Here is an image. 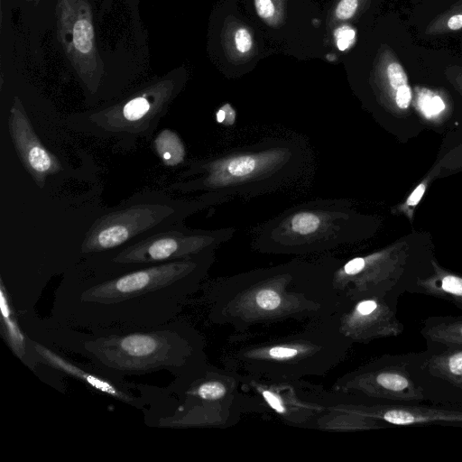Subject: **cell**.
Here are the masks:
<instances>
[{
    "mask_svg": "<svg viewBox=\"0 0 462 462\" xmlns=\"http://www.w3.org/2000/svg\"><path fill=\"white\" fill-rule=\"evenodd\" d=\"M410 352L385 354L339 377L332 389L376 403L426 402L409 371Z\"/></svg>",
    "mask_w": 462,
    "mask_h": 462,
    "instance_id": "obj_10",
    "label": "cell"
},
{
    "mask_svg": "<svg viewBox=\"0 0 462 462\" xmlns=\"http://www.w3.org/2000/svg\"><path fill=\"white\" fill-rule=\"evenodd\" d=\"M425 191V185L420 184L413 192L409 196L407 203L411 206H414L419 203Z\"/></svg>",
    "mask_w": 462,
    "mask_h": 462,
    "instance_id": "obj_30",
    "label": "cell"
},
{
    "mask_svg": "<svg viewBox=\"0 0 462 462\" xmlns=\"http://www.w3.org/2000/svg\"><path fill=\"white\" fill-rule=\"evenodd\" d=\"M216 119L221 125H232L236 120V112L230 105L226 104L217 110Z\"/></svg>",
    "mask_w": 462,
    "mask_h": 462,
    "instance_id": "obj_26",
    "label": "cell"
},
{
    "mask_svg": "<svg viewBox=\"0 0 462 462\" xmlns=\"http://www.w3.org/2000/svg\"><path fill=\"white\" fill-rule=\"evenodd\" d=\"M358 0H340L336 6L335 14L338 20H348L356 14Z\"/></svg>",
    "mask_w": 462,
    "mask_h": 462,
    "instance_id": "obj_23",
    "label": "cell"
},
{
    "mask_svg": "<svg viewBox=\"0 0 462 462\" xmlns=\"http://www.w3.org/2000/svg\"><path fill=\"white\" fill-rule=\"evenodd\" d=\"M300 142L268 139L252 146L190 164L195 176L176 188L188 191L219 193L227 198H252L271 192L297 177L306 163Z\"/></svg>",
    "mask_w": 462,
    "mask_h": 462,
    "instance_id": "obj_6",
    "label": "cell"
},
{
    "mask_svg": "<svg viewBox=\"0 0 462 462\" xmlns=\"http://www.w3.org/2000/svg\"><path fill=\"white\" fill-rule=\"evenodd\" d=\"M408 292L444 300L462 310V276L438 266L431 273L418 276Z\"/></svg>",
    "mask_w": 462,
    "mask_h": 462,
    "instance_id": "obj_18",
    "label": "cell"
},
{
    "mask_svg": "<svg viewBox=\"0 0 462 462\" xmlns=\"http://www.w3.org/2000/svg\"><path fill=\"white\" fill-rule=\"evenodd\" d=\"M229 199L215 192H205L195 199H174L162 191L135 195L94 220L80 243L81 258L132 245Z\"/></svg>",
    "mask_w": 462,
    "mask_h": 462,
    "instance_id": "obj_8",
    "label": "cell"
},
{
    "mask_svg": "<svg viewBox=\"0 0 462 462\" xmlns=\"http://www.w3.org/2000/svg\"><path fill=\"white\" fill-rule=\"evenodd\" d=\"M235 231L234 227L192 229L180 223L125 247L82 257L78 263L99 272L137 269L217 250Z\"/></svg>",
    "mask_w": 462,
    "mask_h": 462,
    "instance_id": "obj_9",
    "label": "cell"
},
{
    "mask_svg": "<svg viewBox=\"0 0 462 462\" xmlns=\"http://www.w3.org/2000/svg\"><path fill=\"white\" fill-rule=\"evenodd\" d=\"M411 99V92L409 85L400 88L395 93V103L402 109L409 106Z\"/></svg>",
    "mask_w": 462,
    "mask_h": 462,
    "instance_id": "obj_27",
    "label": "cell"
},
{
    "mask_svg": "<svg viewBox=\"0 0 462 462\" xmlns=\"http://www.w3.org/2000/svg\"><path fill=\"white\" fill-rule=\"evenodd\" d=\"M445 107V105L440 97H434L432 98L425 99L423 103V110L428 115L437 114L442 111Z\"/></svg>",
    "mask_w": 462,
    "mask_h": 462,
    "instance_id": "obj_28",
    "label": "cell"
},
{
    "mask_svg": "<svg viewBox=\"0 0 462 462\" xmlns=\"http://www.w3.org/2000/svg\"><path fill=\"white\" fill-rule=\"evenodd\" d=\"M353 343L331 318L292 326L236 333L222 352L225 367L266 381H292L324 375L347 356Z\"/></svg>",
    "mask_w": 462,
    "mask_h": 462,
    "instance_id": "obj_4",
    "label": "cell"
},
{
    "mask_svg": "<svg viewBox=\"0 0 462 462\" xmlns=\"http://www.w3.org/2000/svg\"><path fill=\"white\" fill-rule=\"evenodd\" d=\"M343 404L356 414L376 420L385 426L462 427V405L429 402L376 403L343 393Z\"/></svg>",
    "mask_w": 462,
    "mask_h": 462,
    "instance_id": "obj_14",
    "label": "cell"
},
{
    "mask_svg": "<svg viewBox=\"0 0 462 462\" xmlns=\"http://www.w3.org/2000/svg\"><path fill=\"white\" fill-rule=\"evenodd\" d=\"M141 393L147 400L144 420L150 427L226 428L245 412L260 411L238 374L209 364L164 388L143 384Z\"/></svg>",
    "mask_w": 462,
    "mask_h": 462,
    "instance_id": "obj_5",
    "label": "cell"
},
{
    "mask_svg": "<svg viewBox=\"0 0 462 462\" xmlns=\"http://www.w3.org/2000/svg\"><path fill=\"white\" fill-rule=\"evenodd\" d=\"M240 377L243 389L256 400L260 411H271L289 424L317 428L329 411L330 390L321 385L303 379L266 381Z\"/></svg>",
    "mask_w": 462,
    "mask_h": 462,
    "instance_id": "obj_11",
    "label": "cell"
},
{
    "mask_svg": "<svg viewBox=\"0 0 462 462\" xmlns=\"http://www.w3.org/2000/svg\"><path fill=\"white\" fill-rule=\"evenodd\" d=\"M1 335L13 354L29 369L35 371L40 365L32 340L21 328L5 288L0 285Z\"/></svg>",
    "mask_w": 462,
    "mask_h": 462,
    "instance_id": "obj_17",
    "label": "cell"
},
{
    "mask_svg": "<svg viewBox=\"0 0 462 462\" xmlns=\"http://www.w3.org/2000/svg\"><path fill=\"white\" fill-rule=\"evenodd\" d=\"M346 299L331 319L353 344H368L402 333L404 326L398 317V300L374 295Z\"/></svg>",
    "mask_w": 462,
    "mask_h": 462,
    "instance_id": "obj_13",
    "label": "cell"
},
{
    "mask_svg": "<svg viewBox=\"0 0 462 462\" xmlns=\"http://www.w3.org/2000/svg\"><path fill=\"white\" fill-rule=\"evenodd\" d=\"M339 259L295 258L205 281L201 303L209 322L236 333L332 318L346 302L334 286Z\"/></svg>",
    "mask_w": 462,
    "mask_h": 462,
    "instance_id": "obj_2",
    "label": "cell"
},
{
    "mask_svg": "<svg viewBox=\"0 0 462 462\" xmlns=\"http://www.w3.org/2000/svg\"><path fill=\"white\" fill-rule=\"evenodd\" d=\"M216 250L118 272L78 263L55 290L49 317L86 331L146 328L178 318L206 281Z\"/></svg>",
    "mask_w": 462,
    "mask_h": 462,
    "instance_id": "obj_1",
    "label": "cell"
},
{
    "mask_svg": "<svg viewBox=\"0 0 462 462\" xmlns=\"http://www.w3.org/2000/svg\"><path fill=\"white\" fill-rule=\"evenodd\" d=\"M235 45L240 53L248 52L253 45V39L249 31L244 27L236 30L234 36Z\"/></svg>",
    "mask_w": 462,
    "mask_h": 462,
    "instance_id": "obj_24",
    "label": "cell"
},
{
    "mask_svg": "<svg viewBox=\"0 0 462 462\" xmlns=\"http://www.w3.org/2000/svg\"><path fill=\"white\" fill-rule=\"evenodd\" d=\"M31 340L40 365L69 375L86 383L93 390L136 409L144 410L147 406L146 398L142 393L139 395L134 393V391L141 392L143 384L131 383L125 380L121 381L109 377L89 364L76 363L67 356Z\"/></svg>",
    "mask_w": 462,
    "mask_h": 462,
    "instance_id": "obj_15",
    "label": "cell"
},
{
    "mask_svg": "<svg viewBox=\"0 0 462 462\" xmlns=\"http://www.w3.org/2000/svg\"><path fill=\"white\" fill-rule=\"evenodd\" d=\"M254 7L258 16L264 21H271L276 14L273 0H254Z\"/></svg>",
    "mask_w": 462,
    "mask_h": 462,
    "instance_id": "obj_25",
    "label": "cell"
},
{
    "mask_svg": "<svg viewBox=\"0 0 462 462\" xmlns=\"http://www.w3.org/2000/svg\"><path fill=\"white\" fill-rule=\"evenodd\" d=\"M19 323L29 338L63 355L81 356L99 372L121 381L162 370L176 378L208 364L204 337L180 316L153 328L100 331L62 327L37 312L20 318Z\"/></svg>",
    "mask_w": 462,
    "mask_h": 462,
    "instance_id": "obj_3",
    "label": "cell"
},
{
    "mask_svg": "<svg viewBox=\"0 0 462 462\" xmlns=\"http://www.w3.org/2000/svg\"><path fill=\"white\" fill-rule=\"evenodd\" d=\"M339 35L341 36L337 37V47L342 51L348 47L349 41L351 42V39L354 38L355 32L351 29L345 27Z\"/></svg>",
    "mask_w": 462,
    "mask_h": 462,
    "instance_id": "obj_29",
    "label": "cell"
},
{
    "mask_svg": "<svg viewBox=\"0 0 462 462\" xmlns=\"http://www.w3.org/2000/svg\"><path fill=\"white\" fill-rule=\"evenodd\" d=\"M447 27L451 31H457L462 28V14H457L450 16L447 21Z\"/></svg>",
    "mask_w": 462,
    "mask_h": 462,
    "instance_id": "obj_31",
    "label": "cell"
},
{
    "mask_svg": "<svg viewBox=\"0 0 462 462\" xmlns=\"http://www.w3.org/2000/svg\"><path fill=\"white\" fill-rule=\"evenodd\" d=\"M93 28L87 20L78 21L73 29V42L76 49L82 53L88 52L92 48Z\"/></svg>",
    "mask_w": 462,
    "mask_h": 462,
    "instance_id": "obj_21",
    "label": "cell"
},
{
    "mask_svg": "<svg viewBox=\"0 0 462 462\" xmlns=\"http://www.w3.org/2000/svg\"><path fill=\"white\" fill-rule=\"evenodd\" d=\"M385 74L389 86L394 90V95L400 88L408 85L407 75L395 59L392 58L387 63Z\"/></svg>",
    "mask_w": 462,
    "mask_h": 462,
    "instance_id": "obj_22",
    "label": "cell"
},
{
    "mask_svg": "<svg viewBox=\"0 0 462 462\" xmlns=\"http://www.w3.org/2000/svg\"><path fill=\"white\" fill-rule=\"evenodd\" d=\"M420 333L426 346L462 347V315L429 317L422 322Z\"/></svg>",
    "mask_w": 462,
    "mask_h": 462,
    "instance_id": "obj_19",
    "label": "cell"
},
{
    "mask_svg": "<svg viewBox=\"0 0 462 462\" xmlns=\"http://www.w3.org/2000/svg\"><path fill=\"white\" fill-rule=\"evenodd\" d=\"M362 218L343 199H316L290 208L265 222L253 247L269 254H319L356 242Z\"/></svg>",
    "mask_w": 462,
    "mask_h": 462,
    "instance_id": "obj_7",
    "label": "cell"
},
{
    "mask_svg": "<svg viewBox=\"0 0 462 462\" xmlns=\"http://www.w3.org/2000/svg\"><path fill=\"white\" fill-rule=\"evenodd\" d=\"M154 147L158 155L167 165H177L185 157V149L180 138L171 130H163L156 136Z\"/></svg>",
    "mask_w": 462,
    "mask_h": 462,
    "instance_id": "obj_20",
    "label": "cell"
},
{
    "mask_svg": "<svg viewBox=\"0 0 462 462\" xmlns=\"http://www.w3.org/2000/svg\"><path fill=\"white\" fill-rule=\"evenodd\" d=\"M408 366L426 402L462 405V347L426 346L410 352Z\"/></svg>",
    "mask_w": 462,
    "mask_h": 462,
    "instance_id": "obj_12",
    "label": "cell"
},
{
    "mask_svg": "<svg viewBox=\"0 0 462 462\" xmlns=\"http://www.w3.org/2000/svg\"><path fill=\"white\" fill-rule=\"evenodd\" d=\"M10 135L22 162L36 181L44 183L48 177L62 171L60 162L35 134L27 116L12 110L8 116Z\"/></svg>",
    "mask_w": 462,
    "mask_h": 462,
    "instance_id": "obj_16",
    "label": "cell"
}]
</instances>
